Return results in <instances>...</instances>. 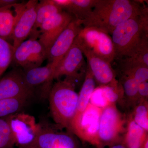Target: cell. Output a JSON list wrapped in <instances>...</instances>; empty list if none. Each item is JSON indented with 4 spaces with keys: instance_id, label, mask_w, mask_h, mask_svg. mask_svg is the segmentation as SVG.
Instances as JSON below:
<instances>
[{
    "instance_id": "6da1fadb",
    "label": "cell",
    "mask_w": 148,
    "mask_h": 148,
    "mask_svg": "<svg viewBox=\"0 0 148 148\" xmlns=\"http://www.w3.org/2000/svg\"><path fill=\"white\" fill-rule=\"evenodd\" d=\"M147 6L130 0H97L86 18L82 21L84 27L97 28L112 34L120 24L143 13Z\"/></svg>"
},
{
    "instance_id": "7a4b0ae2",
    "label": "cell",
    "mask_w": 148,
    "mask_h": 148,
    "mask_svg": "<svg viewBox=\"0 0 148 148\" xmlns=\"http://www.w3.org/2000/svg\"><path fill=\"white\" fill-rule=\"evenodd\" d=\"M111 35L115 53V60L135 55L144 40L148 38V8L140 15L120 24Z\"/></svg>"
},
{
    "instance_id": "3957f363",
    "label": "cell",
    "mask_w": 148,
    "mask_h": 148,
    "mask_svg": "<svg viewBox=\"0 0 148 148\" xmlns=\"http://www.w3.org/2000/svg\"><path fill=\"white\" fill-rule=\"evenodd\" d=\"M48 95L53 121L59 127L70 130L78 99L75 84L66 79L58 81L51 88Z\"/></svg>"
},
{
    "instance_id": "277c9868",
    "label": "cell",
    "mask_w": 148,
    "mask_h": 148,
    "mask_svg": "<svg viewBox=\"0 0 148 148\" xmlns=\"http://www.w3.org/2000/svg\"><path fill=\"white\" fill-rule=\"evenodd\" d=\"M80 47L112 64L115 58L112 37L106 32L92 27L82 28L75 40Z\"/></svg>"
},
{
    "instance_id": "5b68a950",
    "label": "cell",
    "mask_w": 148,
    "mask_h": 148,
    "mask_svg": "<svg viewBox=\"0 0 148 148\" xmlns=\"http://www.w3.org/2000/svg\"><path fill=\"white\" fill-rule=\"evenodd\" d=\"M15 144L21 148L34 145L42 126L35 117L29 114L17 112L7 117Z\"/></svg>"
},
{
    "instance_id": "8992f818",
    "label": "cell",
    "mask_w": 148,
    "mask_h": 148,
    "mask_svg": "<svg viewBox=\"0 0 148 148\" xmlns=\"http://www.w3.org/2000/svg\"><path fill=\"white\" fill-rule=\"evenodd\" d=\"M102 110L89 103L83 112L74 116L70 130L83 140L99 145L98 130Z\"/></svg>"
},
{
    "instance_id": "52a82bcc",
    "label": "cell",
    "mask_w": 148,
    "mask_h": 148,
    "mask_svg": "<svg viewBox=\"0 0 148 148\" xmlns=\"http://www.w3.org/2000/svg\"><path fill=\"white\" fill-rule=\"evenodd\" d=\"M38 1L30 0L26 3L15 5L16 19L12 40L14 49L30 36L36 20V10Z\"/></svg>"
},
{
    "instance_id": "ba28073f",
    "label": "cell",
    "mask_w": 148,
    "mask_h": 148,
    "mask_svg": "<svg viewBox=\"0 0 148 148\" xmlns=\"http://www.w3.org/2000/svg\"><path fill=\"white\" fill-rule=\"evenodd\" d=\"M47 58V51L42 43L37 38H32L14 49L12 61L25 71L40 66Z\"/></svg>"
},
{
    "instance_id": "9c48e42d",
    "label": "cell",
    "mask_w": 148,
    "mask_h": 148,
    "mask_svg": "<svg viewBox=\"0 0 148 148\" xmlns=\"http://www.w3.org/2000/svg\"><path fill=\"white\" fill-rule=\"evenodd\" d=\"M124 119L115 104L102 109L98 130L100 144L116 141L124 130Z\"/></svg>"
},
{
    "instance_id": "30bf717a",
    "label": "cell",
    "mask_w": 148,
    "mask_h": 148,
    "mask_svg": "<svg viewBox=\"0 0 148 148\" xmlns=\"http://www.w3.org/2000/svg\"><path fill=\"white\" fill-rule=\"evenodd\" d=\"M82 50L74 41L73 44L56 68L53 79L65 76L66 79L73 83L85 73L87 64H86Z\"/></svg>"
},
{
    "instance_id": "8fae6325",
    "label": "cell",
    "mask_w": 148,
    "mask_h": 148,
    "mask_svg": "<svg viewBox=\"0 0 148 148\" xmlns=\"http://www.w3.org/2000/svg\"><path fill=\"white\" fill-rule=\"evenodd\" d=\"M81 20L75 18L71 21L51 47L47 53L48 64L57 66L70 49L82 29Z\"/></svg>"
},
{
    "instance_id": "7c38bea8",
    "label": "cell",
    "mask_w": 148,
    "mask_h": 148,
    "mask_svg": "<svg viewBox=\"0 0 148 148\" xmlns=\"http://www.w3.org/2000/svg\"><path fill=\"white\" fill-rule=\"evenodd\" d=\"M74 18L71 14L63 10L42 24L38 32V40L45 47L47 53L55 40Z\"/></svg>"
},
{
    "instance_id": "4fadbf2b",
    "label": "cell",
    "mask_w": 148,
    "mask_h": 148,
    "mask_svg": "<svg viewBox=\"0 0 148 148\" xmlns=\"http://www.w3.org/2000/svg\"><path fill=\"white\" fill-rule=\"evenodd\" d=\"M33 90L24 82L22 69H14L0 80V100L29 97Z\"/></svg>"
},
{
    "instance_id": "5bb4252c",
    "label": "cell",
    "mask_w": 148,
    "mask_h": 148,
    "mask_svg": "<svg viewBox=\"0 0 148 148\" xmlns=\"http://www.w3.org/2000/svg\"><path fill=\"white\" fill-rule=\"evenodd\" d=\"M79 47L87 59V65L95 82H98L99 85L112 84L117 82L116 74L111 64L95 55L87 49Z\"/></svg>"
},
{
    "instance_id": "9a60e30c",
    "label": "cell",
    "mask_w": 148,
    "mask_h": 148,
    "mask_svg": "<svg viewBox=\"0 0 148 148\" xmlns=\"http://www.w3.org/2000/svg\"><path fill=\"white\" fill-rule=\"evenodd\" d=\"M33 146L39 148H75V145L73 139L69 135L41 127Z\"/></svg>"
},
{
    "instance_id": "2e32d148",
    "label": "cell",
    "mask_w": 148,
    "mask_h": 148,
    "mask_svg": "<svg viewBox=\"0 0 148 148\" xmlns=\"http://www.w3.org/2000/svg\"><path fill=\"white\" fill-rule=\"evenodd\" d=\"M56 67L51 64L45 66H39L28 70H23L24 82L29 89L33 90L34 88L41 84H47L50 90V84L53 79Z\"/></svg>"
},
{
    "instance_id": "e0dca14e",
    "label": "cell",
    "mask_w": 148,
    "mask_h": 148,
    "mask_svg": "<svg viewBox=\"0 0 148 148\" xmlns=\"http://www.w3.org/2000/svg\"><path fill=\"white\" fill-rule=\"evenodd\" d=\"M97 0H53L62 10L72 14L77 19L84 20L91 12Z\"/></svg>"
},
{
    "instance_id": "ac0fdd59",
    "label": "cell",
    "mask_w": 148,
    "mask_h": 148,
    "mask_svg": "<svg viewBox=\"0 0 148 148\" xmlns=\"http://www.w3.org/2000/svg\"><path fill=\"white\" fill-rule=\"evenodd\" d=\"M124 138L127 148H143L148 138V132L138 125L130 116L127 121Z\"/></svg>"
},
{
    "instance_id": "d6986e66",
    "label": "cell",
    "mask_w": 148,
    "mask_h": 148,
    "mask_svg": "<svg viewBox=\"0 0 148 148\" xmlns=\"http://www.w3.org/2000/svg\"><path fill=\"white\" fill-rule=\"evenodd\" d=\"M62 11L53 3V0H43L38 2L36 10V22L32 32L34 34L33 38H36L37 36H39L38 29L45 21Z\"/></svg>"
},
{
    "instance_id": "ffe728a7",
    "label": "cell",
    "mask_w": 148,
    "mask_h": 148,
    "mask_svg": "<svg viewBox=\"0 0 148 148\" xmlns=\"http://www.w3.org/2000/svg\"><path fill=\"white\" fill-rule=\"evenodd\" d=\"M122 74L132 77L139 83L148 82V67L132 58L119 60Z\"/></svg>"
},
{
    "instance_id": "44dd1931",
    "label": "cell",
    "mask_w": 148,
    "mask_h": 148,
    "mask_svg": "<svg viewBox=\"0 0 148 148\" xmlns=\"http://www.w3.org/2000/svg\"><path fill=\"white\" fill-rule=\"evenodd\" d=\"M95 88V80L87 65L84 82L78 93L77 107L75 116L80 114L86 108L90 103V97Z\"/></svg>"
},
{
    "instance_id": "7402d4cb",
    "label": "cell",
    "mask_w": 148,
    "mask_h": 148,
    "mask_svg": "<svg viewBox=\"0 0 148 148\" xmlns=\"http://www.w3.org/2000/svg\"><path fill=\"white\" fill-rule=\"evenodd\" d=\"M15 5L14 12L12 10L14 5L0 9V38L8 41L12 39L16 21Z\"/></svg>"
},
{
    "instance_id": "603a6c76",
    "label": "cell",
    "mask_w": 148,
    "mask_h": 148,
    "mask_svg": "<svg viewBox=\"0 0 148 148\" xmlns=\"http://www.w3.org/2000/svg\"><path fill=\"white\" fill-rule=\"evenodd\" d=\"M123 95L130 104L135 105L138 103V90L140 83L132 77L122 74L120 81Z\"/></svg>"
},
{
    "instance_id": "cb8c5ba5",
    "label": "cell",
    "mask_w": 148,
    "mask_h": 148,
    "mask_svg": "<svg viewBox=\"0 0 148 148\" xmlns=\"http://www.w3.org/2000/svg\"><path fill=\"white\" fill-rule=\"evenodd\" d=\"M29 98L24 97L0 100V118L18 112L24 107Z\"/></svg>"
},
{
    "instance_id": "d4e9b609",
    "label": "cell",
    "mask_w": 148,
    "mask_h": 148,
    "mask_svg": "<svg viewBox=\"0 0 148 148\" xmlns=\"http://www.w3.org/2000/svg\"><path fill=\"white\" fill-rule=\"evenodd\" d=\"M14 51L12 45L0 38V77L13 61Z\"/></svg>"
},
{
    "instance_id": "484cf974",
    "label": "cell",
    "mask_w": 148,
    "mask_h": 148,
    "mask_svg": "<svg viewBox=\"0 0 148 148\" xmlns=\"http://www.w3.org/2000/svg\"><path fill=\"white\" fill-rule=\"evenodd\" d=\"M131 117L138 125L148 131V101L138 102L135 106Z\"/></svg>"
},
{
    "instance_id": "4316f807",
    "label": "cell",
    "mask_w": 148,
    "mask_h": 148,
    "mask_svg": "<svg viewBox=\"0 0 148 148\" xmlns=\"http://www.w3.org/2000/svg\"><path fill=\"white\" fill-rule=\"evenodd\" d=\"M15 144L7 117L0 118V148H12Z\"/></svg>"
},
{
    "instance_id": "83f0119b",
    "label": "cell",
    "mask_w": 148,
    "mask_h": 148,
    "mask_svg": "<svg viewBox=\"0 0 148 148\" xmlns=\"http://www.w3.org/2000/svg\"><path fill=\"white\" fill-rule=\"evenodd\" d=\"M89 103L92 106L101 109L104 108L111 104L106 98L101 85L95 87L90 97Z\"/></svg>"
},
{
    "instance_id": "f1b7e54d",
    "label": "cell",
    "mask_w": 148,
    "mask_h": 148,
    "mask_svg": "<svg viewBox=\"0 0 148 148\" xmlns=\"http://www.w3.org/2000/svg\"><path fill=\"white\" fill-rule=\"evenodd\" d=\"M148 82L141 83L139 84L138 88V103L140 101H148Z\"/></svg>"
},
{
    "instance_id": "f546056e",
    "label": "cell",
    "mask_w": 148,
    "mask_h": 148,
    "mask_svg": "<svg viewBox=\"0 0 148 148\" xmlns=\"http://www.w3.org/2000/svg\"><path fill=\"white\" fill-rule=\"evenodd\" d=\"M18 3L15 0H0V9L13 5Z\"/></svg>"
},
{
    "instance_id": "4dcf8cb0",
    "label": "cell",
    "mask_w": 148,
    "mask_h": 148,
    "mask_svg": "<svg viewBox=\"0 0 148 148\" xmlns=\"http://www.w3.org/2000/svg\"><path fill=\"white\" fill-rule=\"evenodd\" d=\"M108 148H127L124 145L122 144H116V145H114L111 146L110 147Z\"/></svg>"
},
{
    "instance_id": "1f68e13d",
    "label": "cell",
    "mask_w": 148,
    "mask_h": 148,
    "mask_svg": "<svg viewBox=\"0 0 148 148\" xmlns=\"http://www.w3.org/2000/svg\"><path fill=\"white\" fill-rule=\"evenodd\" d=\"M21 148H39L38 147H36V146H30V147H27Z\"/></svg>"
}]
</instances>
